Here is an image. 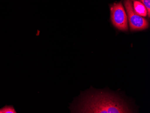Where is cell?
I'll return each mask as SVG.
<instances>
[{
  "label": "cell",
  "mask_w": 150,
  "mask_h": 113,
  "mask_svg": "<svg viewBox=\"0 0 150 113\" xmlns=\"http://www.w3.org/2000/svg\"><path fill=\"white\" fill-rule=\"evenodd\" d=\"M144 4L146 8L147 11V15L150 17V0H137Z\"/></svg>",
  "instance_id": "cell-6"
},
{
  "label": "cell",
  "mask_w": 150,
  "mask_h": 113,
  "mask_svg": "<svg viewBox=\"0 0 150 113\" xmlns=\"http://www.w3.org/2000/svg\"><path fill=\"white\" fill-rule=\"evenodd\" d=\"M111 18L115 28L121 31L128 30V18L121 3L114 4L111 7Z\"/></svg>",
  "instance_id": "cell-3"
},
{
  "label": "cell",
  "mask_w": 150,
  "mask_h": 113,
  "mask_svg": "<svg viewBox=\"0 0 150 113\" xmlns=\"http://www.w3.org/2000/svg\"><path fill=\"white\" fill-rule=\"evenodd\" d=\"M124 5L131 30L138 31L148 28V21L146 18L141 16L135 12L131 0H125Z\"/></svg>",
  "instance_id": "cell-2"
},
{
  "label": "cell",
  "mask_w": 150,
  "mask_h": 113,
  "mask_svg": "<svg viewBox=\"0 0 150 113\" xmlns=\"http://www.w3.org/2000/svg\"><path fill=\"white\" fill-rule=\"evenodd\" d=\"M73 109L72 113H133L129 105L119 97L102 92L86 95Z\"/></svg>",
  "instance_id": "cell-1"
},
{
  "label": "cell",
  "mask_w": 150,
  "mask_h": 113,
  "mask_svg": "<svg viewBox=\"0 0 150 113\" xmlns=\"http://www.w3.org/2000/svg\"><path fill=\"white\" fill-rule=\"evenodd\" d=\"M134 9L135 12L141 16L146 17L147 16V11L146 8L144 4L139 1L134 0Z\"/></svg>",
  "instance_id": "cell-4"
},
{
  "label": "cell",
  "mask_w": 150,
  "mask_h": 113,
  "mask_svg": "<svg viewBox=\"0 0 150 113\" xmlns=\"http://www.w3.org/2000/svg\"><path fill=\"white\" fill-rule=\"evenodd\" d=\"M0 113H16V112L12 106L6 105L0 109Z\"/></svg>",
  "instance_id": "cell-5"
}]
</instances>
